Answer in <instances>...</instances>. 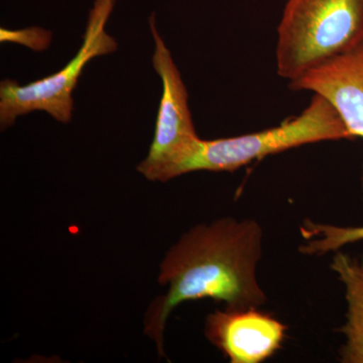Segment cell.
Masks as SVG:
<instances>
[{
  "label": "cell",
  "mask_w": 363,
  "mask_h": 363,
  "mask_svg": "<svg viewBox=\"0 0 363 363\" xmlns=\"http://www.w3.org/2000/svg\"><path fill=\"white\" fill-rule=\"evenodd\" d=\"M300 230L307 240L301 245L300 252L306 255H324L337 252L344 245L363 240V226L340 227L307 220Z\"/></svg>",
  "instance_id": "9c48e42d"
},
{
  "label": "cell",
  "mask_w": 363,
  "mask_h": 363,
  "mask_svg": "<svg viewBox=\"0 0 363 363\" xmlns=\"http://www.w3.org/2000/svg\"><path fill=\"white\" fill-rule=\"evenodd\" d=\"M116 0H96L91 11L83 44L78 54L62 70L28 85L16 81H2L0 84V126L6 130L18 116L33 111H45L61 123L72 119L74 101L72 93L88 62L111 54L117 43L105 32Z\"/></svg>",
  "instance_id": "277c9868"
},
{
  "label": "cell",
  "mask_w": 363,
  "mask_h": 363,
  "mask_svg": "<svg viewBox=\"0 0 363 363\" xmlns=\"http://www.w3.org/2000/svg\"><path fill=\"white\" fill-rule=\"evenodd\" d=\"M52 35L49 30L40 28H30L21 30H0V40L25 45L33 51L43 52L52 42Z\"/></svg>",
  "instance_id": "30bf717a"
},
{
  "label": "cell",
  "mask_w": 363,
  "mask_h": 363,
  "mask_svg": "<svg viewBox=\"0 0 363 363\" xmlns=\"http://www.w3.org/2000/svg\"><path fill=\"white\" fill-rule=\"evenodd\" d=\"M286 326L259 307L216 311L208 315L205 337L233 363H259L283 345Z\"/></svg>",
  "instance_id": "8992f818"
},
{
  "label": "cell",
  "mask_w": 363,
  "mask_h": 363,
  "mask_svg": "<svg viewBox=\"0 0 363 363\" xmlns=\"http://www.w3.org/2000/svg\"><path fill=\"white\" fill-rule=\"evenodd\" d=\"M331 267L345 286L348 305L347 321L338 329L345 336V343L339 352L340 360L343 363H363V259L337 250Z\"/></svg>",
  "instance_id": "ba28073f"
},
{
  "label": "cell",
  "mask_w": 363,
  "mask_h": 363,
  "mask_svg": "<svg viewBox=\"0 0 363 363\" xmlns=\"http://www.w3.org/2000/svg\"><path fill=\"white\" fill-rule=\"evenodd\" d=\"M290 88L321 95L338 112L350 135L363 138V40L345 54L291 81ZM362 189L363 192V169Z\"/></svg>",
  "instance_id": "52a82bcc"
},
{
  "label": "cell",
  "mask_w": 363,
  "mask_h": 363,
  "mask_svg": "<svg viewBox=\"0 0 363 363\" xmlns=\"http://www.w3.org/2000/svg\"><path fill=\"white\" fill-rule=\"evenodd\" d=\"M264 231L252 219L224 217L182 235L162 259L159 283L168 291L145 314V334L166 357L164 329L169 314L187 301L213 298L229 309L260 307L267 295L257 281Z\"/></svg>",
  "instance_id": "6da1fadb"
},
{
  "label": "cell",
  "mask_w": 363,
  "mask_h": 363,
  "mask_svg": "<svg viewBox=\"0 0 363 363\" xmlns=\"http://www.w3.org/2000/svg\"><path fill=\"white\" fill-rule=\"evenodd\" d=\"M354 140L338 112L321 95L314 94L300 116L279 125L233 138L203 140L178 169V177L196 171L233 172L257 160L326 140Z\"/></svg>",
  "instance_id": "3957f363"
},
{
  "label": "cell",
  "mask_w": 363,
  "mask_h": 363,
  "mask_svg": "<svg viewBox=\"0 0 363 363\" xmlns=\"http://www.w3.org/2000/svg\"><path fill=\"white\" fill-rule=\"evenodd\" d=\"M363 40V0H288L278 26L277 71L296 80Z\"/></svg>",
  "instance_id": "7a4b0ae2"
},
{
  "label": "cell",
  "mask_w": 363,
  "mask_h": 363,
  "mask_svg": "<svg viewBox=\"0 0 363 363\" xmlns=\"http://www.w3.org/2000/svg\"><path fill=\"white\" fill-rule=\"evenodd\" d=\"M150 28L155 40L152 65L162 84L156 130L149 155L138 166V173L152 182H168L178 177V169L200 140L188 105V91L171 52L156 28L152 14Z\"/></svg>",
  "instance_id": "5b68a950"
}]
</instances>
